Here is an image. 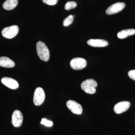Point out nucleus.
I'll list each match as a JSON object with an SVG mask.
<instances>
[{"label": "nucleus", "mask_w": 135, "mask_h": 135, "mask_svg": "<svg viewBox=\"0 0 135 135\" xmlns=\"http://www.w3.org/2000/svg\"><path fill=\"white\" fill-rule=\"evenodd\" d=\"M18 3V0H7L3 5V7L5 9L11 10L14 9Z\"/></svg>", "instance_id": "nucleus-14"}, {"label": "nucleus", "mask_w": 135, "mask_h": 135, "mask_svg": "<svg viewBox=\"0 0 135 135\" xmlns=\"http://www.w3.org/2000/svg\"><path fill=\"white\" fill-rule=\"evenodd\" d=\"M45 94L43 89L40 87L36 88L34 93V104L36 106H40L45 101Z\"/></svg>", "instance_id": "nucleus-3"}, {"label": "nucleus", "mask_w": 135, "mask_h": 135, "mask_svg": "<svg viewBox=\"0 0 135 135\" xmlns=\"http://www.w3.org/2000/svg\"><path fill=\"white\" fill-rule=\"evenodd\" d=\"M66 106L73 113L77 114H82L83 108L80 104L73 100H70L66 103Z\"/></svg>", "instance_id": "nucleus-6"}, {"label": "nucleus", "mask_w": 135, "mask_h": 135, "mask_svg": "<svg viewBox=\"0 0 135 135\" xmlns=\"http://www.w3.org/2000/svg\"><path fill=\"white\" fill-rule=\"evenodd\" d=\"M44 3L49 5H55L57 3L58 0H42Z\"/></svg>", "instance_id": "nucleus-18"}, {"label": "nucleus", "mask_w": 135, "mask_h": 135, "mask_svg": "<svg viewBox=\"0 0 135 135\" xmlns=\"http://www.w3.org/2000/svg\"><path fill=\"white\" fill-rule=\"evenodd\" d=\"M15 62L10 59L7 57H0V66L11 68L15 66Z\"/></svg>", "instance_id": "nucleus-12"}, {"label": "nucleus", "mask_w": 135, "mask_h": 135, "mask_svg": "<svg viewBox=\"0 0 135 135\" xmlns=\"http://www.w3.org/2000/svg\"><path fill=\"white\" fill-rule=\"evenodd\" d=\"M23 122V116L22 113L18 110L13 112L12 116V125L15 127H19L22 126Z\"/></svg>", "instance_id": "nucleus-7"}, {"label": "nucleus", "mask_w": 135, "mask_h": 135, "mask_svg": "<svg viewBox=\"0 0 135 135\" xmlns=\"http://www.w3.org/2000/svg\"><path fill=\"white\" fill-rule=\"evenodd\" d=\"M77 3L74 1L68 2L66 3L65 8L66 10H69L72 9L74 8L77 7Z\"/></svg>", "instance_id": "nucleus-16"}, {"label": "nucleus", "mask_w": 135, "mask_h": 135, "mask_svg": "<svg viewBox=\"0 0 135 135\" xmlns=\"http://www.w3.org/2000/svg\"><path fill=\"white\" fill-rule=\"evenodd\" d=\"M135 34L134 29H127L122 30L117 34V36L119 38L122 39L127 38L128 36L133 35Z\"/></svg>", "instance_id": "nucleus-13"}, {"label": "nucleus", "mask_w": 135, "mask_h": 135, "mask_svg": "<svg viewBox=\"0 0 135 135\" xmlns=\"http://www.w3.org/2000/svg\"><path fill=\"white\" fill-rule=\"evenodd\" d=\"M126 4L123 2H118L111 5L107 9L106 13L108 15H112L120 12L125 7Z\"/></svg>", "instance_id": "nucleus-8"}, {"label": "nucleus", "mask_w": 135, "mask_h": 135, "mask_svg": "<svg viewBox=\"0 0 135 135\" xmlns=\"http://www.w3.org/2000/svg\"><path fill=\"white\" fill-rule=\"evenodd\" d=\"M1 82L6 86L11 89H16L19 87V84L17 81L9 77H3L2 79Z\"/></svg>", "instance_id": "nucleus-10"}, {"label": "nucleus", "mask_w": 135, "mask_h": 135, "mask_svg": "<svg viewBox=\"0 0 135 135\" xmlns=\"http://www.w3.org/2000/svg\"><path fill=\"white\" fill-rule=\"evenodd\" d=\"M74 20L73 16L70 15L64 20L63 21V25L64 26H68L73 23Z\"/></svg>", "instance_id": "nucleus-15"}, {"label": "nucleus", "mask_w": 135, "mask_h": 135, "mask_svg": "<svg viewBox=\"0 0 135 135\" xmlns=\"http://www.w3.org/2000/svg\"><path fill=\"white\" fill-rule=\"evenodd\" d=\"M41 123L44 125L46 127H51L53 125V123L52 121L48 120L47 119L43 118L42 119Z\"/></svg>", "instance_id": "nucleus-17"}, {"label": "nucleus", "mask_w": 135, "mask_h": 135, "mask_svg": "<svg viewBox=\"0 0 135 135\" xmlns=\"http://www.w3.org/2000/svg\"><path fill=\"white\" fill-rule=\"evenodd\" d=\"M36 51L40 58L43 61H48L50 58V51L44 42L38 41L36 43Z\"/></svg>", "instance_id": "nucleus-1"}, {"label": "nucleus", "mask_w": 135, "mask_h": 135, "mask_svg": "<svg viewBox=\"0 0 135 135\" xmlns=\"http://www.w3.org/2000/svg\"><path fill=\"white\" fill-rule=\"evenodd\" d=\"M129 77L131 79L135 80V70H131L128 73Z\"/></svg>", "instance_id": "nucleus-19"}, {"label": "nucleus", "mask_w": 135, "mask_h": 135, "mask_svg": "<svg viewBox=\"0 0 135 135\" xmlns=\"http://www.w3.org/2000/svg\"><path fill=\"white\" fill-rule=\"evenodd\" d=\"M70 65L73 70H80L86 66L87 62L84 59L75 57L71 60Z\"/></svg>", "instance_id": "nucleus-5"}, {"label": "nucleus", "mask_w": 135, "mask_h": 135, "mask_svg": "<svg viewBox=\"0 0 135 135\" xmlns=\"http://www.w3.org/2000/svg\"><path fill=\"white\" fill-rule=\"evenodd\" d=\"M18 31L19 28L18 26L17 25H13L5 27L3 29L2 34L5 38L11 39L16 36Z\"/></svg>", "instance_id": "nucleus-4"}, {"label": "nucleus", "mask_w": 135, "mask_h": 135, "mask_svg": "<svg viewBox=\"0 0 135 135\" xmlns=\"http://www.w3.org/2000/svg\"><path fill=\"white\" fill-rule=\"evenodd\" d=\"M97 86L96 81L92 79L86 80L81 84L83 90L87 94H92L96 92V87Z\"/></svg>", "instance_id": "nucleus-2"}, {"label": "nucleus", "mask_w": 135, "mask_h": 135, "mask_svg": "<svg viewBox=\"0 0 135 135\" xmlns=\"http://www.w3.org/2000/svg\"><path fill=\"white\" fill-rule=\"evenodd\" d=\"M89 46L96 47H103L108 46L109 43L105 40L102 39H90L87 42Z\"/></svg>", "instance_id": "nucleus-11"}, {"label": "nucleus", "mask_w": 135, "mask_h": 135, "mask_svg": "<svg viewBox=\"0 0 135 135\" xmlns=\"http://www.w3.org/2000/svg\"><path fill=\"white\" fill-rule=\"evenodd\" d=\"M130 106V103L128 101H122L115 105L114 111L117 114L122 113L127 110Z\"/></svg>", "instance_id": "nucleus-9"}]
</instances>
